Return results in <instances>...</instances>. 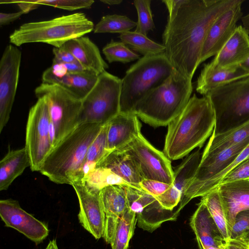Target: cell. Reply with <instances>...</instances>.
Instances as JSON below:
<instances>
[{
  "mask_svg": "<svg viewBox=\"0 0 249 249\" xmlns=\"http://www.w3.org/2000/svg\"><path fill=\"white\" fill-rule=\"evenodd\" d=\"M236 0H184L168 17L162 34L164 54L174 69L192 79L214 21Z\"/></svg>",
  "mask_w": 249,
  "mask_h": 249,
  "instance_id": "1",
  "label": "cell"
},
{
  "mask_svg": "<svg viewBox=\"0 0 249 249\" xmlns=\"http://www.w3.org/2000/svg\"><path fill=\"white\" fill-rule=\"evenodd\" d=\"M215 116L206 96H192L181 112L168 124L163 153L170 160L180 159L201 148L213 133Z\"/></svg>",
  "mask_w": 249,
  "mask_h": 249,
  "instance_id": "2",
  "label": "cell"
},
{
  "mask_svg": "<svg viewBox=\"0 0 249 249\" xmlns=\"http://www.w3.org/2000/svg\"><path fill=\"white\" fill-rule=\"evenodd\" d=\"M193 90L192 79L175 70L137 104L133 113L151 126L168 125L186 106Z\"/></svg>",
  "mask_w": 249,
  "mask_h": 249,
  "instance_id": "3",
  "label": "cell"
},
{
  "mask_svg": "<svg viewBox=\"0 0 249 249\" xmlns=\"http://www.w3.org/2000/svg\"><path fill=\"white\" fill-rule=\"evenodd\" d=\"M102 126L93 123L80 124L52 149L39 172L55 183L71 185Z\"/></svg>",
  "mask_w": 249,
  "mask_h": 249,
  "instance_id": "4",
  "label": "cell"
},
{
  "mask_svg": "<svg viewBox=\"0 0 249 249\" xmlns=\"http://www.w3.org/2000/svg\"><path fill=\"white\" fill-rule=\"evenodd\" d=\"M94 25L83 13L63 15L49 20L20 26L9 36L11 44L19 47L30 43H44L59 48L68 41L93 31Z\"/></svg>",
  "mask_w": 249,
  "mask_h": 249,
  "instance_id": "5",
  "label": "cell"
},
{
  "mask_svg": "<svg viewBox=\"0 0 249 249\" xmlns=\"http://www.w3.org/2000/svg\"><path fill=\"white\" fill-rule=\"evenodd\" d=\"M175 70L164 53L138 60L122 79L120 112L133 113L137 104L150 90L164 82Z\"/></svg>",
  "mask_w": 249,
  "mask_h": 249,
  "instance_id": "6",
  "label": "cell"
},
{
  "mask_svg": "<svg viewBox=\"0 0 249 249\" xmlns=\"http://www.w3.org/2000/svg\"><path fill=\"white\" fill-rule=\"evenodd\" d=\"M206 96L215 116L213 134L223 133L249 122V75L221 85Z\"/></svg>",
  "mask_w": 249,
  "mask_h": 249,
  "instance_id": "7",
  "label": "cell"
},
{
  "mask_svg": "<svg viewBox=\"0 0 249 249\" xmlns=\"http://www.w3.org/2000/svg\"><path fill=\"white\" fill-rule=\"evenodd\" d=\"M122 79L106 71L82 101L79 125L93 123L104 125L120 112Z\"/></svg>",
  "mask_w": 249,
  "mask_h": 249,
  "instance_id": "8",
  "label": "cell"
},
{
  "mask_svg": "<svg viewBox=\"0 0 249 249\" xmlns=\"http://www.w3.org/2000/svg\"><path fill=\"white\" fill-rule=\"evenodd\" d=\"M35 93L37 98H44L47 103L50 124L55 133V147L79 125L82 100L57 84L42 83Z\"/></svg>",
  "mask_w": 249,
  "mask_h": 249,
  "instance_id": "9",
  "label": "cell"
},
{
  "mask_svg": "<svg viewBox=\"0 0 249 249\" xmlns=\"http://www.w3.org/2000/svg\"><path fill=\"white\" fill-rule=\"evenodd\" d=\"M50 118L46 100L37 98L30 108L26 129L25 146L33 171H40L52 150L50 139Z\"/></svg>",
  "mask_w": 249,
  "mask_h": 249,
  "instance_id": "10",
  "label": "cell"
},
{
  "mask_svg": "<svg viewBox=\"0 0 249 249\" xmlns=\"http://www.w3.org/2000/svg\"><path fill=\"white\" fill-rule=\"evenodd\" d=\"M122 149L132 157L143 179L172 185L174 170L170 159L155 148L142 133Z\"/></svg>",
  "mask_w": 249,
  "mask_h": 249,
  "instance_id": "11",
  "label": "cell"
},
{
  "mask_svg": "<svg viewBox=\"0 0 249 249\" xmlns=\"http://www.w3.org/2000/svg\"><path fill=\"white\" fill-rule=\"evenodd\" d=\"M128 208L136 213L138 227L152 232L162 223L177 219L181 210L163 208L154 196L137 188L125 186Z\"/></svg>",
  "mask_w": 249,
  "mask_h": 249,
  "instance_id": "12",
  "label": "cell"
},
{
  "mask_svg": "<svg viewBox=\"0 0 249 249\" xmlns=\"http://www.w3.org/2000/svg\"><path fill=\"white\" fill-rule=\"evenodd\" d=\"M21 52L7 45L0 60V133L8 123L18 85Z\"/></svg>",
  "mask_w": 249,
  "mask_h": 249,
  "instance_id": "13",
  "label": "cell"
},
{
  "mask_svg": "<svg viewBox=\"0 0 249 249\" xmlns=\"http://www.w3.org/2000/svg\"><path fill=\"white\" fill-rule=\"evenodd\" d=\"M243 0H236L214 21L205 39L200 59V64L215 56L233 33L236 23L243 17L241 6Z\"/></svg>",
  "mask_w": 249,
  "mask_h": 249,
  "instance_id": "14",
  "label": "cell"
},
{
  "mask_svg": "<svg viewBox=\"0 0 249 249\" xmlns=\"http://www.w3.org/2000/svg\"><path fill=\"white\" fill-rule=\"evenodd\" d=\"M0 215L6 227L16 230L37 244L49 234L48 227L22 209L16 200H1Z\"/></svg>",
  "mask_w": 249,
  "mask_h": 249,
  "instance_id": "15",
  "label": "cell"
},
{
  "mask_svg": "<svg viewBox=\"0 0 249 249\" xmlns=\"http://www.w3.org/2000/svg\"><path fill=\"white\" fill-rule=\"evenodd\" d=\"M71 186L79 200L80 223L96 239L103 237L106 217L100 192L89 190L82 182H73Z\"/></svg>",
  "mask_w": 249,
  "mask_h": 249,
  "instance_id": "16",
  "label": "cell"
},
{
  "mask_svg": "<svg viewBox=\"0 0 249 249\" xmlns=\"http://www.w3.org/2000/svg\"><path fill=\"white\" fill-rule=\"evenodd\" d=\"M201 154L197 150L188 155L174 170V179L170 187L155 197L164 209L173 211L178 205L186 188L194 177L200 163Z\"/></svg>",
  "mask_w": 249,
  "mask_h": 249,
  "instance_id": "17",
  "label": "cell"
},
{
  "mask_svg": "<svg viewBox=\"0 0 249 249\" xmlns=\"http://www.w3.org/2000/svg\"><path fill=\"white\" fill-rule=\"evenodd\" d=\"M125 187L111 185L100 192L106 217L103 237L108 244L111 242L120 219L128 208Z\"/></svg>",
  "mask_w": 249,
  "mask_h": 249,
  "instance_id": "18",
  "label": "cell"
},
{
  "mask_svg": "<svg viewBox=\"0 0 249 249\" xmlns=\"http://www.w3.org/2000/svg\"><path fill=\"white\" fill-rule=\"evenodd\" d=\"M215 189L221 200L230 236L236 215L249 210V179L220 184Z\"/></svg>",
  "mask_w": 249,
  "mask_h": 249,
  "instance_id": "19",
  "label": "cell"
},
{
  "mask_svg": "<svg viewBox=\"0 0 249 249\" xmlns=\"http://www.w3.org/2000/svg\"><path fill=\"white\" fill-rule=\"evenodd\" d=\"M141 124L134 113L120 112L108 123L107 150L108 153L123 148L141 134Z\"/></svg>",
  "mask_w": 249,
  "mask_h": 249,
  "instance_id": "20",
  "label": "cell"
},
{
  "mask_svg": "<svg viewBox=\"0 0 249 249\" xmlns=\"http://www.w3.org/2000/svg\"><path fill=\"white\" fill-rule=\"evenodd\" d=\"M249 56V34L239 25L210 63L215 68H224L240 65Z\"/></svg>",
  "mask_w": 249,
  "mask_h": 249,
  "instance_id": "21",
  "label": "cell"
},
{
  "mask_svg": "<svg viewBox=\"0 0 249 249\" xmlns=\"http://www.w3.org/2000/svg\"><path fill=\"white\" fill-rule=\"evenodd\" d=\"M190 225L200 249L211 247L219 248L224 241L207 207L201 200L190 218Z\"/></svg>",
  "mask_w": 249,
  "mask_h": 249,
  "instance_id": "22",
  "label": "cell"
},
{
  "mask_svg": "<svg viewBox=\"0 0 249 249\" xmlns=\"http://www.w3.org/2000/svg\"><path fill=\"white\" fill-rule=\"evenodd\" d=\"M62 47L69 51L87 71L99 75L108 68L98 47L88 36L72 39Z\"/></svg>",
  "mask_w": 249,
  "mask_h": 249,
  "instance_id": "23",
  "label": "cell"
},
{
  "mask_svg": "<svg viewBox=\"0 0 249 249\" xmlns=\"http://www.w3.org/2000/svg\"><path fill=\"white\" fill-rule=\"evenodd\" d=\"M97 167L109 170L132 187L142 190L140 183L143 178L136 162L124 149H121L108 153L97 165Z\"/></svg>",
  "mask_w": 249,
  "mask_h": 249,
  "instance_id": "24",
  "label": "cell"
},
{
  "mask_svg": "<svg viewBox=\"0 0 249 249\" xmlns=\"http://www.w3.org/2000/svg\"><path fill=\"white\" fill-rule=\"evenodd\" d=\"M249 75L240 65L215 68L210 63L204 65L196 83V91L203 96L219 86L237 78Z\"/></svg>",
  "mask_w": 249,
  "mask_h": 249,
  "instance_id": "25",
  "label": "cell"
},
{
  "mask_svg": "<svg viewBox=\"0 0 249 249\" xmlns=\"http://www.w3.org/2000/svg\"><path fill=\"white\" fill-rule=\"evenodd\" d=\"M30 165V160L25 147L9 150L0 161V190H7Z\"/></svg>",
  "mask_w": 249,
  "mask_h": 249,
  "instance_id": "26",
  "label": "cell"
},
{
  "mask_svg": "<svg viewBox=\"0 0 249 249\" xmlns=\"http://www.w3.org/2000/svg\"><path fill=\"white\" fill-rule=\"evenodd\" d=\"M98 77L97 74L89 71L69 73L56 79L52 84H57L65 88L82 101L95 85Z\"/></svg>",
  "mask_w": 249,
  "mask_h": 249,
  "instance_id": "27",
  "label": "cell"
},
{
  "mask_svg": "<svg viewBox=\"0 0 249 249\" xmlns=\"http://www.w3.org/2000/svg\"><path fill=\"white\" fill-rule=\"evenodd\" d=\"M249 137V122L226 132L212 133L203 153L221 150L242 142Z\"/></svg>",
  "mask_w": 249,
  "mask_h": 249,
  "instance_id": "28",
  "label": "cell"
},
{
  "mask_svg": "<svg viewBox=\"0 0 249 249\" xmlns=\"http://www.w3.org/2000/svg\"><path fill=\"white\" fill-rule=\"evenodd\" d=\"M119 38L121 41L143 56L155 55L165 52L163 44L155 42L148 38L147 36L135 31L121 34Z\"/></svg>",
  "mask_w": 249,
  "mask_h": 249,
  "instance_id": "29",
  "label": "cell"
},
{
  "mask_svg": "<svg viewBox=\"0 0 249 249\" xmlns=\"http://www.w3.org/2000/svg\"><path fill=\"white\" fill-rule=\"evenodd\" d=\"M136 213L129 208L120 219L110 243L112 249H127L137 223Z\"/></svg>",
  "mask_w": 249,
  "mask_h": 249,
  "instance_id": "30",
  "label": "cell"
},
{
  "mask_svg": "<svg viewBox=\"0 0 249 249\" xmlns=\"http://www.w3.org/2000/svg\"><path fill=\"white\" fill-rule=\"evenodd\" d=\"M207 207L213 220L219 229L224 241L230 238L225 213L220 197L215 189L202 197L201 199Z\"/></svg>",
  "mask_w": 249,
  "mask_h": 249,
  "instance_id": "31",
  "label": "cell"
},
{
  "mask_svg": "<svg viewBox=\"0 0 249 249\" xmlns=\"http://www.w3.org/2000/svg\"><path fill=\"white\" fill-rule=\"evenodd\" d=\"M83 183L89 190L98 192L111 185L132 187L109 170L101 167H96L87 177Z\"/></svg>",
  "mask_w": 249,
  "mask_h": 249,
  "instance_id": "32",
  "label": "cell"
},
{
  "mask_svg": "<svg viewBox=\"0 0 249 249\" xmlns=\"http://www.w3.org/2000/svg\"><path fill=\"white\" fill-rule=\"evenodd\" d=\"M137 22L128 17L112 14L103 16L94 26V33H120L130 31L136 27Z\"/></svg>",
  "mask_w": 249,
  "mask_h": 249,
  "instance_id": "33",
  "label": "cell"
},
{
  "mask_svg": "<svg viewBox=\"0 0 249 249\" xmlns=\"http://www.w3.org/2000/svg\"><path fill=\"white\" fill-rule=\"evenodd\" d=\"M106 59L109 63H127L140 59V55L132 51L122 41L112 40L103 48Z\"/></svg>",
  "mask_w": 249,
  "mask_h": 249,
  "instance_id": "34",
  "label": "cell"
},
{
  "mask_svg": "<svg viewBox=\"0 0 249 249\" xmlns=\"http://www.w3.org/2000/svg\"><path fill=\"white\" fill-rule=\"evenodd\" d=\"M249 158V145L238 156L235 160L225 170L200 185L192 195L191 200L203 196L219 184L223 177L239 163Z\"/></svg>",
  "mask_w": 249,
  "mask_h": 249,
  "instance_id": "35",
  "label": "cell"
},
{
  "mask_svg": "<svg viewBox=\"0 0 249 249\" xmlns=\"http://www.w3.org/2000/svg\"><path fill=\"white\" fill-rule=\"evenodd\" d=\"M151 2V0H135L133 1L138 14L137 26L134 31L145 36L155 28Z\"/></svg>",
  "mask_w": 249,
  "mask_h": 249,
  "instance_id": "36",
  "label": "cell"
},
{
  "mask_svg": "<svg viewBox=\"0 0 249 249\" xmlns=\"http://www.w3.org/2000/svg\"><path fill=\"white\" fill-rule=\"evenodd\" d=\"M108 123L103 125L100 132L89 146L85 161L97 165L108 154L107 150V135Z\"/></svg>",
  "mask_w": 249,
  "mask_h": 249,
  "instance_id": "37",
  "label": "cell"
},
{
  "mask_svg": "<svg viewBox=\"0 0 249 249\" xmlns=\"http://www.w3.org/2000/svg\"><path fill=\"white\" fill-rule=\"evenodd\" d=\"M230 238L249 244V210L241 211L236 215Z\"/></svg>",
  "mask_w": 249,
  "mask_h": 249,
  "instance_id": "38",
  "label": "cell"
},
{
  "mask_svg": "<svg viewBox=\"0 0 249 249\" xmlns=\"http://www.w3.org/2000/svg\"><path fill=\"white\" fill-rule=\"evenodd\" d=\"M36 2L40 5H49L61 9L73 11L89 9L94 1L92 0H36Z\"/></svg>",
  "mask_w": 249,
  "mask_h": 249,
  "instance_id": "39",
  "label": "cell"
},
{
  "mask_svg": "<svg viewBox=\"0 0 249 249\" xmlns=\"http://www.w3.org/2000/svg\"><path fill=\"white\" fill-rule=\"evenodd\" d=\"M247 179H249V158L239 163L226 174L219 184Z\"/></svg>",
  "mask_w": 249,
  "mask_h": 249,
  "instance_id": "40",
  "label": "cell"
},
{
  "mask_svg": "<svg viewBox=\"0 0 249 249\" xmlns=\"http://www.w3.org/2000/svg\"><path fill=\"white\" fill-rule=\"evenodd\" d=\"M171 185L165 182L146 179H142L140 183V187L142 190L154 197L163 194Z\"/></svg>",
  "mask_w": 249,
  "mask_h": 249,
  "instance_id": "41",
  "label": "cell"
},
{
  "mask_svg": "<svg viewBox=\"0 0 249 249\" xmlns=\"http://www.w3.org/2000/svg\"><path fill=\"white\" fill-rule=\"evenodd\" d=\"M53 52L54 55L53 62L67 64L77 61L69 51L62 46L54 47Z\"/></svg>",
  "mask_w": 249,
  "mask_h": 249,
  "instance_id": "42",
  "label": "cell"
},
{
  "mask_svg": "<svg viewBox=\"0 0 249 249\" xmlns=\"http://www.w3.org/2000/svg\"><path fill=\"white\" fill-rule=\"evenodd\" d=\"M0 4H16L24 14H27L40 6L36 0H0Z\"/></svg>",
  "mask_w": 249,
  "mask_h": 249,
  "instance_id": "43",
  "label": "cell"
},
{
  "mask_svg": "<svg viewBox=\"0 0 249 249\" xmlns=\"http://www.w3.org/2000/svg\"><path fill=\"white\" fill-rule=\"evenodd\" d=\"M219 248L221 249H249V244L238 240L229 238L224 241Z\"/></svg>",
  "mask_w": 249,
  "mask_h": 249,
  "instance_id": "44",
  "label": "cell"
},
{
  "mask_svg": "<svg viewBox=\"0 0 249 249\" xmlns=\"http://www.w3.org/2000/svg\"><path fill=\"white\" fill-rule=\"evenodd\" d=\"M23 14H24L20 11L8 13L1 12L0 13V25L2 26L9 24L19 18Z\"/></svg>",
  "mask_w": 249,
  "mask_h": 249,
  "instance_id": "45",
  "label": "cell"
},
{
  "mask_svg": "<svg viewBox=\"0 0 249 249\" xmlns=\"http://www.w3.org/2000/svg\"><path fill=\"white\" fill-rule=\"evenodd\" d=\"M184 0H162L168 11V17L172 16Z\"/></svg>",
  "mask_w": 249,
  "mask_h": 249,
  "instance_id": "46",
  "label": "cell"
},
{
  "mask_svg": "<svg viewBox=\"0 0 249 249\" xmlns=\"http://www.w3.org/2000/svg\"><path fill=\"white\" fill-rule=\"evenodd\" d=\"M65 64L69 73H79L88 71L86 70L78 61Z\"/></svg>",
  "mask_w": 249,
  "mask_h": 249,
  "instance_id": "47",
  "label": "cell"
},
{
  "mask_svg": "<svg viewBox=\"0 0 249 249\" xmlns=\"http://www.w3.org/2000/svg\"><path fill=\"white\" fill-rule=\"evenodd\" d=\"M243 27L246 29L249 34V13L241 18Z\"/></svg>",
  "mask_w": 249,
  "mask_h": 249,
  "instance_id": "48",
  "label": "cell"
},
{
  "mask_svg": "<svg viewBox=\"0 0 249 249\" xmlns=\"http://www.w3.org/2000/svg\"><path fill=\"white\" fill-rule=\"evenodd\" d=\"M101 2L108 5H118L123 2L122 0H101Z\"/></svg>",
  "mask_w": 249,
  "mask_h": 249,
  "instance_id": "49",
  "label": "cell"
},
{
  "mask_svg": "<svg viewBox=\"0 0 249 249\" xmlns=\"http://www.w3.org/2000/svg\"><path fill=\"white\" fill-rule=\"evenodd\" d=\"M45 249H58L56 240L53 239L50 241Z\"/></svg>",
  "mask_w": 249,
  "mask_h": 249,
  "instance_id": "50",
  "label": "cell"
},
{
  "mask_svg": "<svg viewBox=\"0 0 249 249\" xmlns=\"http://www.w3.org/2000/svg\"><path fill=\"white\" fill-rule=\"evenodd\" d=\"M240 65L249 73V56Z\"/></svg>",
  "mask_w": 249,
  "mask_h": 249,
  "instance_id": "51",
  "label": "cell"
}]
</instances>
